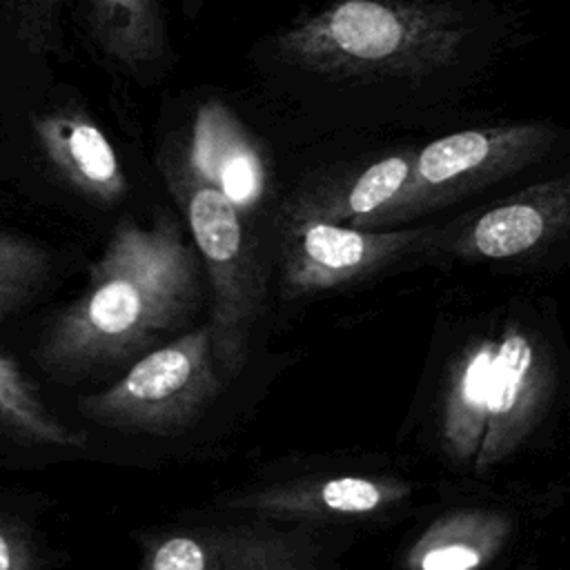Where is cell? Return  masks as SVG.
Instances as JSON below:
<instances>
[{
	"mask_svg": "<svg viewBox=\"0 0 570 570\" xmlns=\"http://www.w3.org/2000/svg\"><path fill=\"white\" fill-rule=\"evenodd\" d=\"M519 40V16L497 0H327L247 60L296 136L350 140L461 118Z\"/></svg>",
	"mask_w": 570,
	"mask_h": 570,
	"instance_id": "cell-1",
	"label": "cell"
},
{
	"mask_svg": "<svg viewBox=\"0 0 570 570\" xmlns=\"http://www.w3.org/2000/svg\"><path fill=\"white\" fill-rule=\"evenodd\" d=\"M203 278L183 220L167 209L149 225L120 218L85 292L42 330L40 367L73 383L138 358L191 321L205 294Z\"/></svg>",
	"mask_w": 570,
	"mask_h": 570,
	"instance_id": "cell-2",
	"label": "cell"
},
{
	"mask_svg": "<svg viewBox=\"0 0 570 570\" xmlns=\"http://www.w3.org/2000/svg\"><path fill=\"white\" fill-rule=\"evenodd\" d=\"M156 167L176 200L183 225L212 289L209 343L216 372L232 383L249 356L252 332L263 301L258 240L247 212L200 178L165 140L156 145Z\"/></svg>",
	"mask_w": 570,
	"mask_h": 570,
	"instance_id": "cell-3",
	"label": "cell"
},
{
	"mask_svg": "<svg viewBox=\"0 0 570 570\" xmlns=\"http://www.w3.org/2000/svg\"><path fill=\"white\" fill-rule=\"evenodd\" d=\"M559 136V127L548 120H503L419 142L403 191L361 229L410 220L512 178L541 163Z\"/></svg>",
	"mask_w": 570,
	"mask_h": 570,
	"instance_id": "cell-4",
	"label": "cell"
},
{
	"mask_svg": "<svg viewBox=\"0 0 570 570\" xmlns=\"http://www.w3.org/2000/svg\"><path fill=\"white\" fill-rule=\"evenodd\" d=\"M207 325L140 354L105 390L82 396L80 412L107 428L176 434L194 425L220 394Z\"/></svg>",
	"mask_w": 570,
	"mask_h": 570,
	"instance_id": "cell-5",
	"label": "cell"
},
{
	"mask_svg": "<svg viewBox=\"0 0 570 570\" xmlns=\"http://www.w3.org/2000/svg\"><path fill=\"white\" fill-rule=\"evenodd\" d=\"M445 232L439 225L361 229L316 218H281L283 281L292 294L330 289L436 247Z\"/></svg>",
	"mask_w": 570,
	"mask_h": 570,
	"instance_id": "cell-6",
	"label": "cell"
},
{
	"mask_svg": "<svg viewBox=\"0 0 570 570\" xmlns=\"http://www.w3.org/2000/svg\"><path fill=\"white\" fill-rule=\"evenodd\" d=\"M419 142H385L350 160H334L298 180L281 218H316L365 227L405 187Z\"/></svg>",
	"mask_w": 570,
	"mask_h": 570,
	"instance_id": "cell-7",
	"label": "cell"
},
{
	"mask_svg": "<svg viewBox=\"0 0 570 570\" xmlns=\"http://www.w3.org/2000/svg\"><path fill=\"white\" fill-rule=\"evenodd\" d=\"M160 140L245 212L267 191L265 145L216 96L191 105L185 120L169 127Z\"/></svg>",
	"mask_w": 570,
	"mask_h": 570,
	"instance_id": "cell-8",
	"label": "cell"
},
{
	"mask_svg": "<svg viewBox=\"0 0 570 570\" xmlns=\"http://www.w3.org/2000/svg\"><path fill=\"white\" fill-rule=\"evenodd\" d=\"M142 570H318V548L272 528H189L149 546Z\"/></svg>",
	"mask_w": 570,
	"mask_h": 570,
	"instance_id": "cell-9",
	"label": "cell"
},
{
	"mask_svg": "<svg viewBox=\"0 0 570 570\" xmlns=\"http://www.w3.org/2000/svg\"><path fill=\"white\" fill-rule=\"evenodd\" d=\"M570 220V178L566 174L532 183L494 203L459 229L448 227L452 249L468 258L505 261L557 240Z\"/></svg>",
	"mask_w": 570,
	"mask_h": 570,
	"instance_id": "cell-10",
	"label": "cell"
},
{
	"mask_svg": "<svg viewBox=\"0 0 570 570\" xmlns=\"http://www.w3.org/2000/svg\"><path fill=\"white\" fill-rule=\"evenodd\" d=\"M36 142L51 171L85 200L111 207L129 191L118 149L80 107H56L31 120Z\"/></svg>",
	"mask_w": 570,
	"mask_h": 570,
	"instance_id": "cell-11",
	"label": "cell"
},
{
	"mask_svg": "<svg viewBox=\"0 0 570 570\" xmlns=\"http://www.w3.org/2000/svg\"><path fill=\"white\" fill-rule=\"evenodd\" d=\"M85 33L100 60L140 87L160 82L174 49L163 0H80Z\"/></svg>",
	"mask_w": 570,
	"mask_h": 570,
	"instance_id": "cell-12",
	"label": "cell"
},
{
	"mask_svg": "<svg viewBox=\"0 0 570 570\" xmlns=\"http://www.w3.org/2000/svg\"><path fill=\"white\" fill-rule=\"evenodd\" d=\"M0 434L24 445L78 450L82 432L62 423L47 405L36 381L0 347Z\"/></svg>",
	"mask_w": 570,
	"mask_h": 570,
	"instance_id": "cell-13",
	"label": "cell"
},
{
	"mask_svg": "<svg viewBox=\"0 0 570 570\" xmlns=\"http://www.w3.org/2000/svg\"><path fill=\"white\" fill-rule=\"evenodd\" d=\"M534 365L532 345L519 332L508 334L494 361L488 358L485 363V385L492 399L481 403L476 416L492 419V441H497L494 459L501 456L499 441L517 439L521 423L528 421L523 412L534 405Z\"/></svg>",
	"mask_w": 570,
	"mask_h": 570,
	"instance_id": "cell-14",
	"label": "cell"
},
{
	"mask_svg": "<svg viewBox=\"0 0 570 570\" xmlns=\"http://www.w3.org/2000/svg\"><path fill=\"white\" fill-rule=\"evenodd\" d=\"M405 490L381 483L365 476H336L314 488L274 492L261 499L267 510H305V512H334V514H361L379 510L385 503L403 497Z\"/></svg>",
	"mask_w": 570,
	"mask_h": 570,
	"instance_id": "cell-15",
	"label": "cell"
},
{
	"mask_svg": "<svg viewBox=\"0 0 570 570\" xmlns=\"http://www.w3.org/2000/svg\"><path fill=\"white\" fill-rule=\"evenodd\" d=\"M51 274V254L33 238L0 229V325L42 289Z\"/></svg>",
	"mask_w": 570,
	"mask_h": 570,
	"instance_id": "cell-16",
	"label": "cell"
},
{
	"mask_svg": "<svg viewBox=\"0 0 570 570\" xmlns=\"http://www.w3.org/2000/svg\"><path fill=\"white\" fill-rule=\"evenodd\" d=\"M479 523L448 525L436 539L428 541L419 554V570H474L485 561V548H497V530L481 537Z\"/></svg>",
	"mask_w": 570,
	"mask_h": 570,
	"instance_id": "cell-17",
	"label": "cell"
},
{
	"mask_svg": "<svg viewBox=\"0 0 570 570\" xmlns=\"http://www.w3.org/2000/svg\"><path fill=\"white\" fill-rule=\"evenodd\" d=\"M62 2L65 0H11L13 29L24 49L38 56L60 49Z\"/></svg>",
	"mask_w": 570,
	"mask_h": 570,
	"instance_id": "cell-18",
	"label": "cell"
},
{
	"mask_svg": "<svg viewBox=\"0 0 570 570\" xmlns=\"http://www.w3.org/2000/svg\"><path fill=\"white\" fill-rule=\"evenodd\" d=\"M0 570H40L31 530L9 514H0Z\"/></svg>",
	"mask_w": 570,
	"mask_h": 570,
	"instance_id": "cell-19",
	"label": "cell"
},
{
	"mask_svg": "<svg viewBox=\"0 0 570 570\" xmlns=\"http://www.w3.org/2000/svg\"><path fill=\"white\" fill-rule=\"evenodd\" d=\"M205 2H207V0H180V7H183V11H185L187 18H196V16L200 13V9H203Z\"/></svg>",
	"mask_w": 570,
	"mask_h": 570,
	"instance_id": "cell-20",
	"label": "cell"
}]
</instances>
